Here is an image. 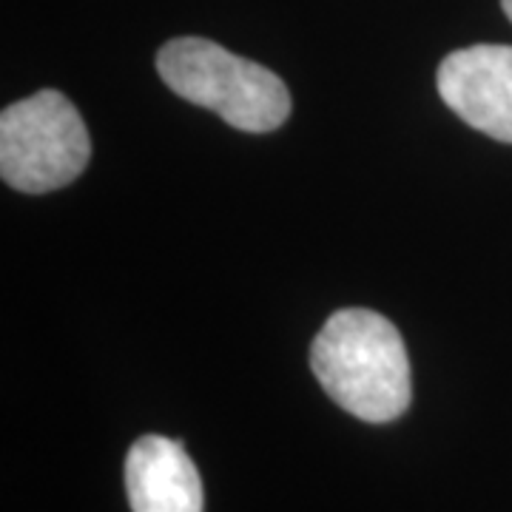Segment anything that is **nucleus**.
<instances>
[{
  "instance_id": "obj_1",
  "label": "nucleus",
  "mask_w": 512,
  "mask_h": 512,
  "mask_svg": "<svg viewBox=\"0 0 512 512\" xmlns=\"http://www.w3.org/2000/svg\"><path fill=\"white\" fill-rule=\"evenodd\" d=\"M316 382L342 410L370 424L402 416L413 399V376L402 333L367 308H342L311 345Z\"/></svg>"
},
{
  "instance_id": "obj_2",
  "label": "nucleus",
  "mask_w": 512,
  "mask_h": 512,
  "mask_svg": "<svg viewBox=\"0 0 512 512\" xmlns=\"http://www.w3.org/2000/svg\"><path fill=\"white\" fill-rule=\"evenodd\" d=\"M157 72L183 100L220 114L228 126L268 134L291 117V92L271 69L205 37H177L157 52Z\"/></svg>"
},
{
  "instance_id": "obj_3",
  "label": "nucleus",
  "mask_w": 512,
  "mask_h": 512,
  "mask_svg": "<svg viewBox=\"0 0 512 512\" xmlns=\"http://www.w3.org/2000/svg\"><path fill=\"white\" fill-rule=\"evenodd\" d=\"M89 157V128L66 94L43 89L0 114V177L15 191H57L86 171Z\"/></svg>"
},
{
  "instance_id": "obj_4",
  "label": "nucleus",
  "mask_w": 512,
  "mask_h": 512,
  "mask_svg": "<svg viewBox=\"0 0 512 512\" xmlns=\"http://www.w3.org/2000/svg\"><path fill=\"white\" fill-rule=\"evenodd\" d=\"M436 83L447 109L467 126L512 143V46L478 43L458 49L441 60Z\"/></svg>"
},
{
  "instance_id": "obj_5",
  "label": "nucleus",
  "mask_w": 512,
  "mask_h": 512,
  "mask_svg": "<svg viewBox=\"0 0 512 512\" xmlns=\"http://www.w3.org/2000/svg\"><path fill=\"white\" fill-rule=\"evenodd\" d=\"M131 512H202V481L183 441L143 436L126 456Z\"/></svg>"
},
{
  "instance_id": "obj_6",
  "label": "nucleus",
  "mask_w": 512,
  "mask_h": 512,
  "mask_svg": "<svg viewBox=\"0 0 512 512\" xmlns=\"http://www.w3.org/2000/svg\"><path fill=\"white\" fill-rule=\"evenodd\" d=\"M501 6H504V12H507V18L512 20V0H501Z\"/></svg>"
}]
</instances>
